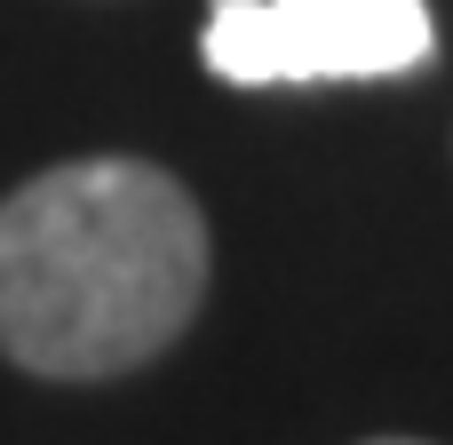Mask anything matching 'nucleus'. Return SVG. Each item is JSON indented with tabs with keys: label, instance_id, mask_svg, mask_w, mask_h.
Segmentation results:
<instances>
[{
	"label": "nucleus",
	"instance_id": "f257e3e1",
	"mask_svg": "<svg viewBox=\"0 0 453 445\" xmlns=\"http://www.w3.org/2000/svg\"><path fill=\"white\" fill-rule=\"evenodd\" d=\"M207 295V223L151 159H72L0 199V358L111 382L159 358Z\"/></svg>",
	"mask_w": 453,
	"mask_h": 445
},
{
	"label": "nucleus",
	"instance_id": "f03ea898",
	"mask_svg": "<svg viewBox=\"0 0 453 445\" xmlns=\"http://www.w3.org/2000/svg\"><path fill=\"white\" fill-rule=\"evenodd\" d=\"M199 56L231 88L398 80L438 56L430 0H215Z\"/></svg>",
	"mask_w": 453,
	"mask_h": 445
},
{
	"label": "nucleus",
	"instance_id": "7ed1b4c3",
	"mask_svg": "<svg viewBox=\"0 0 453 445\" xmlns=\"http://www.w3.org/2000/svg\"><path fill=\"white\" fill-rule=\"evenodd\" d=\"M366 445H430V438H366Z\"/></svg>",
	"mask_w": 453,
	"mask_h": 445
}]
</instances>
